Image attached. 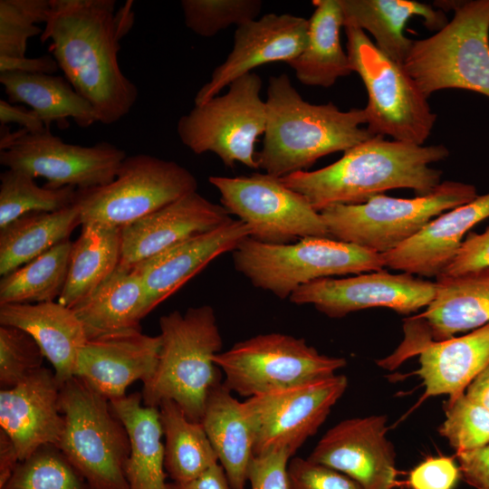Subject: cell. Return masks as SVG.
I'll use <instances>...</instances> for the list:
<instances>
[{
    "label": "cell",
    "mask_w": 489,
    "mask_h": 489,
    "mask_svg": "<svg viewBox=\"0 0 489 489\" xmlns=\"http://www.w3.org/2000/svg\"><path fill=\"white\" fill-rule=\"evenodd\" d=\"M132 1L116 11L114 0H50L40 35L73 89L93 107L99 122L126 116L138 98L136 85L118 61L120 42L134 23Z\"/></svg>",
    "instance_id": "obj_1"
},
{
    "label": "cell",
    "mask_w": 489,
    "mask_h": 489,
    "mask_svg": "<svg viewBox=\"0 0 489 489\" xmlns=\"http://www.w3.org/2000/svg\"><path fill=\"white\" fill-rule=\"evenodd\" d=\"M448 156L444 145H416L374 136L329 166L280 179L321 212L334 205L361 204L390 189L429 194L442 182L443 174L430 165Z\"/></svg>",
    "instance_id": "obj_2"
},
{
    "label": "cell",
    "mask_w": 489,
    "mask_h": 489,
    "mask_svg": "<svg viewBox=\"0 0 489 489\" xmlns=\"http://www.w3.org/2000/svg\"><path fill=\"white\" fill-rule=\"evenodd\" d=\"M265 104L263 146L255 158L258 168L276 177L306 170L322 157L374 137L361 127L367 123L364 109L309 103L284 73L269 78Z\"/></svg>",
    "instance_id": "obj_3"
},
{
    "label": "cell",
    "mask_w": 489,
    "mask_h": 489,
    "mask_svg": "<svg viewBox=\"0 0 489 489\" xmlns=\"http://www.w3.org/2000/svg\"><path fill=\"white\" fill-rule=\"evenodd\" d=\"M161 346L152 379L143 385L142 402L158 408L172 400L192 421L201 422L212 389L221 382L214 357L223 339L210 305L175 310L159 319Z\"/></svg>",
    "instance_id": "obj_4"
},
{
    "label": "cell",
    "mask_w": 489,
    "mask_h": 489,
    "mask_svg": "<svg viewBox=\"0 0 489 489\" xmlns=\"http://www.w3.org/2000/svg\"><path fill=\"white\" fill-rule=\"evenodd\" d=\"M437 3L454 16L432 36L414 41L405 71L427 98L445 89L489 98V0Z\"/></svg>",
    "instance_id": "obj_5"
},
{
    "label": "cell",
    "mask_w": 489,
    "mask_h": 489,
    "mask_svg": "<svg viewBox=\"0 0 489 489\" xmlns=\"http://www.w3.org/2000/svg\"><path fill=\"white\" fill-rule=\"evenodd\" d=\"M232 253L236 271L279 299L290 298L299 287L319 279L386 267L381 254L331 237L268 244L249 236Z\"/></svg>",
    "instance_id": "obj_6"
},
{
    "label": "cell",
    "mask_w": 489,
    "mask_h": 489,
    "mask_svg": "<svg viewBox=\"0 0 489 489\" xmlns=\"http://www.w3.org/2000/svg\"><path fill=\"white\" fill-rule=\"evenodd\" d=\"M64 427L58 447L93 489H129L125 464L130 442L110 400L72 377L60 389Z\"/></svg>",
    "instance_id": "obj_7"
},
{
    "label": "cell",
    "mask_w": 489,
    "mask_h": 489,
    "mask_svg": "<svg viewBox=\"0 0 489 489\" xmlns=\"http://www.w3.org/2000/svg\"><path fill=\"white\" fill-rule=\"evenodd\" d=\"M477 196L474 185L446 180L427 195L401 198L380 194L361 204L334 205L320 213L330 237L382 254L416 235L433 218Z\"/></svg>",
    "instance_id": "obj_8"
},
{
    "label": "cell",
    "mask_w": 489,
    "mask_h": 489,
    "mask_svg": "<svg viewBox=\"0 0 489 489\" xmlns=\"http://www.w3.org/2000/svg\"><path fill=\"white\" fill-rule=\"evenodd\" d=\"M344 29L353 72L360 75L368 94L363 108L368 131L424 145L436 120L428 98L403 65L381 52L363 30L351 24H344Z\"/></svg>",
    "instance_id": "obj_9"
},
{
    "label": "cell",
    "mask_w": 489,
    "mask_h": 489,
    "mask_svg": "<svg viewBox=\"0 0 489 489\" xmlns=\"http://www.w3.org/2000/svg\"><path fill=\"white\" fill-rule=\"evenodd\" d=\"M196 177L178 163L148 154L127 156L110 184L78 189L81 223L122 229L197 191Z\"/></svg>",
    "instance_id": "obj_10"
},
{
    "label": "cell",
    "mask_w": 489,
    "mask_h": 489,
    "mask_svg": "<svg viewBox=\"0 0 489 489\" xmlns=\"http://www.w3.org/2000/svg\"><path fill=\"white\" fill-rule=\"evenodd\" d=\"M224 385L246 398L336 375L346 360L320 353L302 338L271 332L234 344L214 357Z\"/></svg>",
    "instance_id": "obj_11"
},
{
    "label": "cell",
    "mask_w": 489,
    "mask_h": 489,
    "mask_svg": "<svg viewBox=\"0 0 489 489\" xmlns=\"http://www.w3.org/2000/svg\"><path fill=\"white\" fill-rule=\"evenodd\" d=\"M262 79L246 73L228 91L195 105L177 124L181 142L196 154L215 153L225 166L239 162L258 168L254 145L266 126V104L261 97Z\"/></svg>",
    "instance_id": "obj_12"
},
{
    "label": "cell",
    "mask_w": 489,
    "mask_h": 489,
    "mask_svg": "<svg viewBox=\"0 0 489 489\" xmlns=\"http://www.w3.org/2000/svg\"><path fill=\"white\" fill-rule=\"evenodd\" d=\"M221 205L250 230V237L268 244H286L305 237H330L320 212L301 194L267 173L208 177Z\"/></svg>",
    "instance_id": "obj_13"
},
{
    "label": "cell",
    "mask_w": 489,
    "mask_h": 489,
    "mask_svg": "<svg viewBox=\"0 0 489 489\" xmlns=\"http://www.w3.org/2000/svg\"><path fill=\"white\" fill-rule=\"evenodd\" d=\"M127 157L125 151L102 141L91 147L64 142L51 133H29L24 129L1 132L0 163L33 177L47 180L44 187L90 189L112 182Z\"/></svg>",
    "instance_id": "obj_14"
},
{
    "label": "cell",
    "mask_w": 489,
    "mask_h": 489,
    "mask_svg": "<svg viewBox=\"0 0 489 489\" xmlns=\"http://www.w3.org/2000/svg\"><path fill=\"white\" fill-rule=\"evenodd\" d=\"M348 387L333 375L246 398L244 411L254 433V455L286 450L292 455L313 436Z\"/></svg>",
    "instance_id": "obj_15"
},
{
    "label": "cell",
    "mask_w": 489,
    "mask_h": 489,
    "mask_svg": "<svg viewBox=\"0 0 489 489\" xmlns=\"http://www.w3.org/2000/svg\"><path fill=\"white\" fill-rule=\"evenodd\" d=\"M436 281L382 269L346 278L319 279L299 287L289 300L298 305L312 304L330 318H342L376 307L410 314L427 308L436 295Z\"/></svg>",
    "instance_id": "obj_16"
},
{
    "label": "cell",
    "mask_w": 489,
    "mask_h": 489,
    "mask_svg": "<svg viewBox=\"0 0 489 489\" xmlns=\"http://www.w3.org/2000/svg\"><path fill=\"white\" fill-rule=\"evenodd\" d=\"M436 295L423 312L404 320V340L388 361L400 364L430 342L489 323V268L436 281Z\"/></svg>",
    "instance_id": "obj_17"
},
{
    "label": "cell",
    "mask_w": 489,
    "mask_h": 489,
    "mask_svg": "<svg viewBox=\"0 0 489 489\" xmlns=\"http://www.w3.org/2000/svg\"><path fill=\"white\" fill-rule=\"evenodd\" d=\"M387 432L384 415L344 419L321 436L307 458L349 476L362 489H394L396 454Z\"/></svg>",
    "instance_id": "obj_18"
},
{
    "label": "cell",
    "mask_w": 489,
    "mask_h": 489,
    "mask_svg": "<svg viewBox=\"0 0 489 489\" xmlns=\"http://www.w3.org/2000/svg\"><path fill=\"white\" fill-rule=\"evenodd\" d=\"M308 28V19L287 14H267L238 26L232 51L199 89L195 105L217 96L235 80L258 66L276 62L288 63L296 58L306 47Z\"/></svg>",
    "instance_id": "obj_19"
},
{
    "label": "cell",
    "mask_w": 489,
    "mask_h": 489,
    "mask_svg": "<svg viewBox=\"0 0 489 489\" xmlns=\"http://www.w3.org/2000/svg\"><path fill=\"white\" fill-rule=\"evenodd\" d=\"M161 346L160 336L132 330L87 340L79 351L74 376L109 400L126 396L135 381L153 377Z\"/></svg>",
    "instance_id": "obj_20"
},
{
    "label": "cell",
    "mask_w": 489,
    "mask_h": 489,
    "mask_svg": "<svg viewBox=\"0 0 489 489\" xmlns=\"http://www.w3.org/2000/svg\"><path fill=\"white\" fill-rule=\"evenodd\" d=\"M232 219L222 205L211 202L197 191L189 193L121 229L120 265L134 267Z\"/></svg>",
    "instance_id": "obj_21"
},
{
    "label": "cell",
    "mask_w": 489,
    "mask_h": 489,
    "mask_svg": "<svg viewBox=\"0 0 489 489\" xmlns=\"http://www.w3.org/2000/svg\"><path fill=\"white\" fill-rule=\"evenodd\" d=\"M61 386L53 370L42 367L18 385L0 391V428L12 439L20 461L40 447L58 446L64 419Z\"/></svg>",
    "instance_id": "obj_22"
},
{
    "label": "cell",
    "mask_w": 489,
    "mask_h": 489,
    "mask_svg": "<svg viewBox=\"0 0 489 489\" xmlns=\"http://www.w3.org/2000/svg\"><path fill=\"white\" fill-rule=\"evenodd\" d=\"M489 218V192L446 211L416 235L382 254L385 266L426 277L439 276L456 255L470 230Z\"/></svg>",
    "instance_id": "obj_23"
},
{
    "label": "cell",
    "mask_w": 489,
    "mask_h": 489,
    "mask_svg": "<svg viewBox=\"0 0 489 489\" xmlns=\"http://www.w3.org/2000/svg\"><path fill=\"white\" fill-rule=\"evenodd\" d=\"M250 236L248 226L232 219L207 233L185 240L134 266L151 310L180 289L208 264Z\"/></svg>",
    "instance_id": "obj_24"
},
{
    "label": "cell",
    "mask_w": 489,
    "mask_h": 489,
    "mask_svg": "<svg viewBox=\"0 0 489 489\" xmlns=\"http://www.w3.org/2000/svg\"><path fill=\"white\" fill-rule=\"evenodd\" d=\"M0 325L22 329L34 339L61 387L74 377L79 351L88 339L72 309L58 302L1 304Z\"/></svg>",
    "instance_id": "obj_25"
},
{
    "label": "cell",
    "mask_w": 489,
    "mask_h": 489,
    "mask_svg": "<svg viewBox=\"0 0 489 489\" xmlns=\"http://www.w3.org/2000/svg\"><path fill=\"white\" fill-rule=\"evenodd\" d=\"M418 355L423 398L446 395L454 399L489 364V323L460 337L430 342Z\"/></svg>",
    "instance_id": "obj_26"
},
{
    "label": "cell",
    "mask_w": 489,
    "mask_h": 489,
    "mask_svg": "<svg viewBox=\"0 0 489 489\" xmlns=\"http://www.w3.org/2000/svg\"><path fill=\"white\" fill-rule=\"evenodd\" d=\"M72 309L88 340L141 330V320L152 311L139 273L134 267L120 264L90 296Z\"/></svg>",
    "instance_id": "obj_27"
},
{
    "label": "cell",
    "mask_w": 489,
    "mask_h": 489,
    "mask_svg": "<svg viewBox=\"0 0 489 489\" xmlns=\"http://www.w3.org/2000/svg\"><path fill=\"white\" fill-rule=\"evenodd\" d=\"M344 24L369 33L388 57L403 65L414 40L405 35L408 21L418 16L427 28L439 31L447 20L444 12L414 0H340Z\"/></svg>",
    "instance_id": "obj_28"
},
{
    "label": "cell",
    "mask_w": 489,
    "mask_h": 489,
    "mask_svg": "<svg viewBox=\"0 0 489 489\" xmlns=\"http://www.w3.org/2000/svg\"><path fill=\"white\" fill-rule=\"evenodd\" d=\"M223 382L211 391L201 423L231 489H244L254 456V433L243 402Z\"/></svg>",
    "instance_id": "obj_29"
},
{
    "label": "cell",
    "mask_w": 489,
    "mask_h": 489,
    "mask_svg": "<svg viewBox=\"0 0 489 489\" xmlns=\"http://www.w3.org/2000/svg\"><path fill=\"white\" fill-rule=\"evenodd\" d=\"M110 402L129 437L130 451L125 464L129 489H168L158 408L145 406L140 393Z\"/></svg>",
    "instance_id": "obj_30"
},
{
    "label": "cell",
    "mask_w": 489,
    "mask_h": 489,
    "mask_svg": "<svg viewBox=\"0 0 489 489\" xmlns=\"http://www.w3.org/2000/svg\"><path fill=\"white\" fill-rule=\"evenodd\" d=\"M312 4L306 47L288 64L302 84L327 88L353 72L340 42L344 14L340 0H314Z\"/></svg>",
    "instance_id": "obj_31"
},
{
    "label": "cell",
    "mask_w": 489,
    "mask_h": 489,
    "mask_svg": "<svg viewBox=\"0 0 489 489\" xmlns=\"http://www.w3.org/2000/svg\"><path fill=\"white\" fill-rule=\"evenodd\" d=\"M8 101L24 103L43 121L50 129L53 122L60 128L72 118L81 128L99 121L91 104L80 95L65 77L47 73L6 72L0 73Z\"/></svg>",
    "instance_id": "obj_32"
},
{
    "label": "cell",
    "mask_w": 489,
    "mask_h": 489,
    "mask_svg": "<svg viewBox=\"0 0 489 489\" xmlns=\"http://www.w3.org/2000/svg\"><path fill=\"white\" fill-rule=\"evenodd\" d=\"M121 255V229L84 223L70 254L68 273L58 302L73 308L90 296L117 269Z\"/></svg>",
    "instance_id": "obj_33"
},
{
    "label": "cell",
    "mask_w": 489,
    "mask_h": 489,
    "mask_svg": "<svg viewBox=\"0 0 489 489\" xmlns=\"http://www.w3.org/2000/svg\"><path fill=\"white\" fill-rule=\"evenodd\" d=\"M82 225L76 203L55 212L26 214L0 229V275L5 276L69 239Z\"/></svg>",
    "instance_id": "obj_34"
},
{
    "label": "cell",
    "mask_w": 489,
    "mask_h": 489,
    "mask_svg": "<svg viewBox=\"0 0 489 489\" xmlns=\"http://www.w3.org/2000/svg\"><path fill=\"white\" fill-rule=\"evenodd\" d=\"M165 437V470L176 483L191 481L218 464L201 422L190 420L172 400L158 406Z\"/></svg>",
    "instance_id": "obj_35"
},
{
    "label": "cell",
    "mask_w": 489,
    "mask_h": 489,
    "mask_svg": "<svg viewBox=\"0 0 489 489\" xmlns=\"http://www.w3.org/2000/svg\"><path fill=\"white\" fill-rule=\"evenodd\" d=\"M72 242L64 240L0 281V305L54 302L65 285Z\"/></svg>",
    "instance_id": "obj_36"
},
{
    "label": "cell",
    "mask_w": 489,
    "mask_h": 489,
    "mask_svg": "<svg viewBox=\"0 0 489 489\" xmlns=\"http://www.w3.org/2000/svg\"><path fill=\"white\" fill-rule=\"evenodd\" d=\"M77 190L39 187L32 176L7 168L0 175V229L29 213L55 212L73 205Z\"/></svg>",
    "instance_id": "obj_37"
},
{
    "label": "cell",
    "mask_w": 489,
    "mask_h": 489,
    "mask_svg": "<svg viewBox=\"0 0 489 489\" xmlns=\"http://www.w3.org/2000/svg\"><path fill=\"white\" fill-rule=\"evenodd\" d=\"M0 489H93L54 445L21 461Z\"/></svg>",
    "instance_id": "obj_38"
},
{
    "label": "cell",
    "mask_w": 489,
    "mask_h": 489,
    "mask_svg": "<svg viewBox=\"0 0 489 489\" xmlns=\"http://www.w3.org/2000/svg\"><path fill=\"white\" fill-rule=\"evenodd\" d=\"M260 0H183L186 26L202 37H212L235 24L237 27L257 19Z\"/></svg>",
    "instance_id": "obj_39"
},
{
    "label": "cell",
    "mask_w": 489,
    "mask_h": 489,
    "mask_svg": "<svg viewBox=\"0 0 489 489\" xmlns=\"http://www.w3.org/2000/svg\"><path fill=\"white\" fill-rule=\"evenodd\" d=\"M50 0H0V55L24 57L29 38L41 35Z\"/></svg>",
    "instance_id": "obj_40"
},
{
    "label": "cell",
    "mask_w": 489,
    "mask_h": 489,
    "mask_svg": "<svg viewBox=\"0 0 489 489\" xmlns=\"http://www.w3.org/2000/svg\"><path fill=\"white\" fill-rule=\"evenodd\" d=\"M439 434L455 453L484 446L489 444V409L465 393L448 399Z\"/></svg>",
    "instance_id": "obj_41"
},
{
    "label": "cell",
    "mask_w": 489,
    "mask_h": 489,
    "mask_svg": "<svg viewBox=\"0 0 489 489\" xmlns=\"http://www.w3.org/2000/svg\"><path fill=\"white\" fill-rule=\"evenodd\" d=\"M44 355L22 329L0 325V386L11 388L43 367Z\"/></svg>",
    "instance_id": "obj_42"
},
{
    "label": "cell",
    "mask_w": 489,
    "mask_h": 489,
    "mask_svg": "<svg viewBox=\"0 0 489 489\" xmlns=\"http://www.w3.org/2000/svg\"><path fill=\"white\" fill-rule=\"evenodd\" d=\"M288 477L290 489H362L349 476L308 458L292 459Z\"/></svg>",
    "instance_id": "obj_43"
},
{
    "label": "cell",
    "mask_w": 489,
    "mask_h": 489,
    "mask_svg": "<svg viewBox=\"0 0 489 489\" xmlns=\"http://www.w3.org/2000/svg\"><path fill=\"white\" fill-rule=\"evenodd\" d=\"M286 450H273L254 455L248 471L250 489H290L289 459Z\"/></svg>",
    "instance_id": "obj_44"
},
{
    "label": "cell",
    "mask_w": 489,
    "mask_h": 489,
    "mask_svg": "<svg viewBox=\"0 0 489 489\" xmlns=\"http://www.w3.org/2000/svg\"><path fill=\"white\" fill-rule=\"evenodd\" d=\"M460 470L448 456H430L414 467L408 476L411 489H454Z\"/></svg>",
    "instance_id": "obj_45"
},
{
    "label": "cell",
    "mask_w": 489,
    "mask_h": 489,
    "mask_svg": "<svg viewBox=\"0 0 489 489\" xmlns=\"http://www.w3.org/2000/svg\"><path fill=\"white\" fill-rule=\"evenodd\" d=\"M484 268H489V226L482 233L470 232L441 274L455 276Z\"/></svg>",
    "instance_id": "obj_46"
},
{
    "label": "cell",
    "mask_w": 489,
    "mask_h": 489,
    "mask_svg": "<svg viewBox=\"0 0 489 489\" xmlns=\"http://www.w3.org/2000/svg\"><path fill=\"white\" fill-rule=\"evenodd\" d=\"M460 475L475 489H489V444L455 453Z\"/></svg>",
    "instance_id": "obj_47"
},
{
    "label": "cell",
    "mask_w": 489,
    "mask_h": 489,
    "mask_svg": "<svg viewBox=\"0 0 489 489\" xmlns=\"http://www.w3.org/2000/svg\"><path fill=\"white\" fill-rule=\"evenodd\" d=\"M59 66L51 54L36 58L9 57L0 55V73L6 72H20L26 73L53 74Z\"/></svg>",
    "instance_id": "obj_48"
},
{
    "label": "cell",
    "mask_w": 489,
    "mask_h": 489,
    "mask_svg": "<svg viewBox=\"0 0 489 489\" xmlns=\"http://www.w3.org/2000/svg\"><path fill=\"white\" fill-rule=\"evenodd\" d=\"M0 122L2 126L17 123L29 133L42 132L47 129L33 110L16 106L3 99L0 100Z\"/></svg>",
    "instance_id": "obj_49"
},
{
    "label": "cell",
    "mask_w": 489,
    "mask_h": 489,
    "mask_svg": "<svg viewBox=\"0 0 489 489\" xmlns=\"http://www.w3.org/2000/svg\"><path fill=\"white\" fill-rule=\"evenodd\" d=\"M168 489H231V486L225 470L218 463L191 481L168 484Z\"/></svg>",
    "instance_id": "obj_50"
},
{
    "label": "cell",
    "mask_w": 489,
    "mask_h": 489,
    "mask_svg": "<svg viewBox=\"0 0 489 489\" xmlns=\"http://www.w3.org/2000/svg\"><path fill=\"white\" fill-rule=\"evenodd\" d=\"M20 462L12 439L0 428V487L7 482Z\"/></svg>",
    "instance_id": "obj_51"
},
{
    "label": "cell",
    "mask_w": 489,
    "mask_h": 489,
    "mask_svg": "<svg viewBox=\"0 0 489 489\" xmlns=\"http://www.w3.org/2000/svg\"><path fill=\"white\" fill-rule=\"evenodd\" d=\"M465 394L489 409V364L470 382Z\"/></svg>",
    "instance_id": "obj_52"
}]
</instances>
